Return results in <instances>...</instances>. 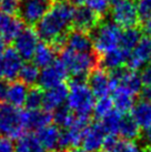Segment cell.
Returning a JSON list of instances; mask_svg holds the SVG:
<instances>
[{
	"label": "cell",
	"instance_id": "5bb4252c",
	"mask_svg": "<svg viewBox=\"0 0 151 152\" xmlns=\"http://www.w3.org/2000/svg\"><path fill=\"white\" fill-rule=\"evenodd\" d=\"M88 86L90 87L95 97L103 98L108 97L112 92L111 87V77L103 68L95 69L88 77Z\"/></svg>",
	"mask_w": 151,
	"mask_h": 152
},
{
	"label": "cell",
	"instance_id": "9a60e30c",
	"mask_svg": "<svg viewBox=\"0 0 151 152\" xmlns=\"http://www.w3.org/2000/svg\"><path fill=\"white\" fill-rule=\"evenodd\" d=\"M107 133L101 123H92L87 127L82 139V148L87 152H98L103 148Z\"/></svg>",
	"mask_w": 151,
	"mask_h": 152
},
{
	"label": "cell",
	"instance_id": "277c9868",
	"mask_svg": "<svg viewBox=\"0 0 151 152\" xmlns=\"http://www.w3.org/2000/svg\"><path fill=\"white\" fill-rule=\"evenodd\" d=\"M122 30L113 21L103 22L95 29L92 37L93 50L103 56L120 47Z\"/></svg>",
	"mask_w": 151,
	"mask_h": 152
},
{
	"label": "cell",
	"instance_id": "9c48e42d",
	"mask_svg": "<svg viewBox=\"0 0 151 152\" xmlns=\"http://www.w3.org/2000/svg\"><path fill=\"white\" fill-rule=\"evenodd\" d=\"M38 46L39 36L37 30L32 29L31 27L23 28L19 36L13 40V49L17 51L22 60L32 59Z\"/></svg>",
	"mask_w": 151,
	"mask_h": 152
},
{
	"label": "cell",
	"instance_id": "cb8c5ba5",
	"mask_svg": "<svg viewBox=\"0 0 151 152\" xmlns=\"http://www.w3.org/2000/svg\"><path fill=\"white\" fill-rule=\"evenodd\" d=\"M32 59H34V64L38 68L45 69L49 67L56 62V48L51 43L45 42V41L39 43Z\"/></svg>",
	"mask_w": 151,
	"mask_h": 152
},
{
	"label": "cell",
	"instance_id": "4dcf8cb0",
	"mask_svg": "<svg viewBox=\"0 0 151 152\" xmlns=\"http://www.w3.org/2000/svg\"><path fill=\"white\" fill-rule=\"evenodd\" d=\"M18 78H19L21 82L25 83L26 86L34 85V83L39 82V78H40L39 68L34 64H30V62L23 64Z\"/></svg>",
	"mask_w": 151,
	"mask_h": 152
},
{
	"label": "cell",
	"instance_id": "83f0119b",
	"mask_svg": "<svg viewBox=\"0 0 151 152\" xmlns=\"http://www.w3.org/2000/svg\"><path fill=\"white\" fill-rule=\"evenodd\" d=\"M141 39H142V34H141V30L139 28L132 27V28L125 29L122 30L120 47L131 53V51L137 47V45L140 42Z\"/></svg>",
	"mask_w": 151,
	"mask_h": 152
},
{
	"label": "cell",
	"instance_id": "4316f807",
	"mask_svg": "<svg viewBox=\"0 0 151 152\" xmlns=\"http://www.w3.org/2000/svg\"><path fill=\"white\" fill-rule=\"evenodd\" d=\"M23 30L22 20L13 16H7L4 18V22L1 30V37L4 41H11L17 38L19 34Z\"/></svg>",
	"mask_w": 151,
	"mask_h": 152
},
{
	"label": "cell",
	"instance_id": "7c38bea8",
	"mask_svg": "<svg viewBox=\"0 0 151 152\" xmlns=\"http://www.w3.org/2000/svg\"><path fill=\"white\" fill-rule=\"evenodd\" d=\"M68 72L66 68L60 61H56L49 67L42 69L40 71V78H39V86L41 89L49 90L58 86L62 85L63 81L67 78Z\"/></svg>",
	"mask_w": 151,
	"mask_h": 152
},
{
	"label": "cell",
	"instance_id": "b9f144b4",
	"mask_svg": "<svg viewBox=\"0 0 151 152\" xmlns=\"http://www.w3.org/2000/svg\"><path fill=\"white\" fill-rule=\"evenodd\" d=\"M141 97H142V100L151 102V88L143 87L141 90Z\"/></svg>",
	"mask_w": 151,
	"mask_h": 152
},
{
	"label": "cell",
	"instance_id": "484cf974",
	"mask_svg": "<svg viewBox=\"0 0 151 152\" xmlns=\"http://www.w3.org/2000/svg\"><path fill=\"white\" fill-rule=\"evenodd\" d=\"M15 152H47L37 134L23 133L15 144Z\"/></svg>",
	"mask_w": 151,
	"mask_h": 152
},
{
	"label": "cell",
	"instance_id": "f6af8a7d",
	"mask_svg": "<svg viewBox=\"0 0 151 152\" xmlns=\"http://www.w3.org/2000/svg\"><path fill=\"white\" fill-rule=\"evenodd\" d=\"M4 18H6V15L0 12V37H1V30H2V26L4 22Z\"/></svg>",
	"mask_w": 151,
	"mask_h": 152
},
{
	"label": "cell",
	"instance_id": "c3c4849f",
	"mask_svg": "<svg viewBox=\"0 0 151 152\" xmlns=\"http://www.w3.org/2000/svg\"><path fill=\"white\" fill-rule=\"evenodd\" d=\"M68 152H87L84 148H72Z\"/></svg>",
	"mask_w": 151,
	"mask_h": 152
},
{
	"label": "cell",
	"instance_id": "836d02e7",
	"mask_svg": "<svg viewBox=\"0 0 151 152\" xmlns=\"http://www.w3.org/2000/svg\"><path fill=\"white\" fill-rule=\"evenodd\" d=\"M43 94L40 88H31L28 92L26 104L27 110H39L43 104Z\"/></svg>",
	"mask_w": 151,
	"mask_h": 152
},
{
	"label": "cell",
	"instance_id": "7a4b0ae2",
	"mask_svg": "<svg viewBox=\"0 0 151 152\" xmlns=\"http://www.w3.org/2000/svg\"><path fill=\"white\" fill-rule=\"evenodd\" d=\"M96 97L84 79H73L70 82L67 108L78 118L89 119L93 112Z\"/></svg>",
	"mask_w": 151,
	"mask_h": 152
},
{
	"label": "cell",
	"instance_id": "d4e9b609",
	"mask_svg": "<svg viewBox=\"0 0 151 152\" xmlns=\"http://www.w3.org/2000/svg\"><path fill=\"white\" fill-rule=\"evenodd\" d=\"M131 117L139 128L148 129L151 127V102L146 100L138 101L131 110Z\"/></svg>",
	"mask_w": 151,
	"mask_h": 152
},
{
	"label": "cell",
	"instance_id": "7dc6e473",
	"mask_svg": "<svg viewBox=\"0 0 151 152\" xmlns=\"http://www.w3.org/2000/svg\"><path fill=\"white\" fill-rule=\"evenodd\" d=\"M4 45H6V41L2 37H0V52H2L4 50Z\"/></svg>",
	"mask_w": 151,
	"mask_h": 152
},
{
	"label": "cell",
	"instance_id": "74e56055",
	"mask_svg": "<svg viewBox=\"0 0 151 152\" xmlns=\"http://www.w3.org/2000/svg\"><path fill=\"white\" fill-rule=\"evenodd\" d=\"M139 19L147 22L151 19V0H137Z\"/></svg>",
	"mask_w": 151,
	"mask_h": 152
},
{
	"label": "cell",
	"instance_id": "bcb514c9",
	"mask_svg": "<svg viewBox=\"0 0 151 152\" xmlns=\"http://www.w3.org/2000/svg\"><path fill=\"white\" fill-rule=\"evenodd\" d=\"M86 1L87 0H71V2L72 4H78V6H82V4H86Z\"/></svg>",
	"mask_w": 151,
	"mask_h": 152
},
{
	"label": "cell",
	"instance_id": "ab89813d",
	"mask_svg": "<svg viewBox=\"0 0 151 152\" xmlns=\"http://www.w3.org/2000/svg\"><path fill=\"white\" fill-rule=\"evenodd\" d=\"M140 78L142 81L143 87L151 88V66H147L141 70Z\"/></svg>",
	"mask_w": 151,
	"mask_h": 152
},
{
	"label": "cell",
	"instance_id": "44dd1931",
	"mask_svg": "<svg viewBox=\"0 0 151 152\" xmlns=\"http://www.w3.org/2000/svg\"><path fill=\"white\" fill-rule=\"evenodd\" d=\"M37 137L46 150L55 151L60 145L61 131L56 124H49L37 131Z\"/></svg>",
	"mask_w": 151,
	"mask_h": 152
},
{
	"label": "cell",
	"instance_id": "603a6c76",
	"mask_svg": "<svg viewBox=\"0 0 151 152\" xmlns=\"http://www.w3.org/2000/svg\"><path fill=\"white\" fill-rule=\"evenodd\" d=\"M112 101L114 104V109L117 110L118 112H120L121 114H125L127 112H129L136 104L134 98L136 96L129 92L128 90L123 88L118 87L112 91Z\"/></svg>",
	"mask_w": 151,
	"mask_h": 152
},
{
	"label": "cell",
	"instance_id": "2e32d148",
	"mask_svg": "<svg viewBox=\"0 0 151 152\" xmlns=\"http://www.w3.org/2000/svg\"><path fill=\"white\" fill-rule=\"evenodd\" d=\"M69 88L66 85H60L58 87L47 90L43 94V109L47 112H55L63 107V103H67Z\"/></svg>",
	"mask_w": 151,
	"mask_h": 152
},
{
	"label": "cell",
	"instance_id": "7bdbcfd3",
	"mask_svg": "<svg viewBox=\"0 0 151 152\" xmlns=\"http://www.w3.org/2000/svg\"><path fill=\"white\" fill-rule=\"evenodd\" d=\"M143 140L146 141V143L149 144L151 147V127L144 130V132H143Z\"/></svg>",
	"mask_w": 151,
	"mask_h": 152
},
{
	"label": "cell",
	"instance_id": "7402d4cb",
	"mask_svg": "<svg viewBox=\"0 0 151 152\" xmlns=\"http://www.w3.org/2000/svg\"><path fill=\"white\" fill-rule=\"evenodd\" d=\"M28 92L29 90L25 83H22L21 81H12L10 85H8L7 96H6L7 103L16 108L25 106Z\"/></svg>",
	"mask_w": 151,
	"mask_h": 152
},
{
	"label": "cell",
	"instance_id": "d6a6232c",
	"mask_svg": "<svg viewBox=\"0 0 151 152\" xmlns=\"http://www.w3.org/2000/svg\"><path fill=\"white\" fill-rule=\"evenodd\" d=\"M113 108H114V104H113L112 99H110L109 97L99 98L96 100V104L93 108V114L96 118L102 120L108 114L112 112L114 110Z\"/></svg>",
	"mask_w": 151,
	"mask_h": 152
},
{
	"label": "cell",
	"instance_id": "6da1fadb",
	"mask_svg": "<svg viewBox=\"0 0 151 152\" xmlns=\"http://www.w3.org/2000/svg\"><path fill=\"white\" fill-rule=\"evenodd\" d=\"M76 8L68 0L55 1L46 16L37 25L39 38L51 43L55 48H61L66 43L69 28L73 23Z\"/></svg>",
	"mask_w": 151,
	"mask_h": 152
},
{
	"label": "cell",
	"instance_id": "f546056e",
	"mask_svg": "<svg viewBox=\"0 0 151 152\" xmlns=\"http://www.w3.org/2000/svg\"><path fill=\"white\" fill-rule=\"evenodd\" d=\"M123 115L125 114H121L114 109L111 113L101 120L100 123L107 135H116L117 137V134H119V127H120V122H121Z\"/></svg>",
	"mask_w": 151,
	"mask_h": 152
},
{
	"label": "cell",
	"instance_id": "e0dca14e",
	"mask_svg": "<svg viewBox=\"0 0 151 152\" xmlns=\"http://www.w3.org/2000/svg\"><path fill=\"white\" fill-rule=\"evenodd\" d=\"M76 30L87 32L96 29L99 26V16L91 11L88 7L80 6L76 8L75 16H73V23Z\"/></svg>",
	"mask_w": 151,
	"mask_h": 152
},
{
	"label": "cell",
	"instance_id": "52a82bcc",
	"mask_svg": "<svg viewBox=\"0 0 151 152\" xmlns=\"http://www.w3.org/2000/svg\"><path fill=\"white\" fill-rule=\"evenodd\" d=\"M54 4L52 0H21L20 15L21 20L29 26H37Z\"/></svg>",
	"mask_w": 151,
	"mask_h": 152
},
{
	"label": "cell",
	"instance_id": "30bf717a",
	"mask_svg": "<svg viewBox=\"0 0 151 152\" xmlns=\"http://www.w3.org/2000/svg\"><path fill=\"white\" fill-rule=\"evenodd\" d=\"M110 77H111L112 91L116 88L120 87V88L128 90L134 96H137L138 93H141L143 85L140 75L137 71H133L130 69H128V70L119 69V70L112 71Z\"/></svg>",
	"mask_w": 151,
	"mask_h": 152
},
{
	"label": "cell",
	"instance_id": "ac0fdd59",
	"mask_svg": "<svg viewBox=\"0 0 151 152\" xmlns=\"http://www.w3.org/2000/svg\"><path fill=\"white\" fill-rule=\"evenodd\" d=\"M22 120L25 129L39 131L42 128L51 124L52 115L46 110H27L22 111Z\"/></svg>",
	"mask_w": 151,
	"mask_h": 152
},
{
	"label": "cell",
	"instance_id": "60d3db41",
	"mask_svg": "<svg viewBox=\"0 0 151 152\" xmlns=\"http://www.w3.org/2000/svg\"><path fill=\"white\" fill-rule=\"evenodd\" d=\"M7 90H8V85H7V82L4 80H0V101H1V100H6Z\"/></svg>",
	"mask_w": 151,
	"mask_h": 152
},
{
	"label": "cell",
	"instance_id": "e575fe53",
	"mask_svg": "<svg viewBox=\"0 0 151 152\" xmlns=\"http://www.w3.org/2000/svg\"><path fill=\"white\" fill-rule=\"evenodd\" d=\"M110 152H143V150L136 141L118 140L116 145L111 149Z\"/></svg>",
	"mask_w": 151,
	"mask_h": 152
},
{
	"label": "cell",
	"instance_id": "1f68e13d",
	"mask_svg": "<svg viewBox=\"0 0 151 152\" xmlns=\"http://www.w3.org/2000/svg\"><path fill=\"white\" fill-rule=\"evenodd\" d=\"M75 114L72 113L70 110L68 109L67 107H62L59 110L55 111L52 114V120L55 121L57 127H61L63 129H67L70 126L73 124V122L76 121Z\"/></svg>",
	"mask_w": 151,
	"mask_h": 152
},
{
	"label": "cell",
	"instance_id": "d6986e66",
	"mask_svg": "<svg viewBox=\"0 0 151 152\" xmlns=\"http://www.w3.org/2000/svg\"><path fill=\"white\" fill-rule=\"evenodd\" d=\"M66 49L75 52H91L93 49L92 38L87 32L73 30L66 37Z\"/></svg>",
	"mask_w": 151,
	"mask_h": 152
},
{
	"label": "cell",
	"instance_id": "4fadbf2b",
	"mask_svg": "<svg viewBox=\"0 0 151 152\" xmlns=\"http://www.w3.org/2000/svg\"><path fill=\"white\" fill-rule=\"evenodd\" d=\"M149 61H151V37L147 36L142 37L137 47L131 51L127 64L130 70L137 71L147 67Z\"/></svg>",
	"mask_w": 151,
	"mask_h": 152
},
{
	"label": "cell",
	"instance_id": "ffe728a7",
	"mask_svg": "<svg viewBox=\"0 0 151 152\" xmlns=\"http://www.w3.org/2000/svg\"><path fill=\"white\" fill-rule=\"evenodd\" d=\"M129 56H130V52L119 47L117 49L101 56V66L105 70L116 71V70L121 69L122 66L128 62Z\"/></svg>",
	"mask_w": 151,
	"mask_h": 152
},
{
	"label": "cell",
	"instance_id": "f1b7e54d",
	"mask_svg": "<svg viewBox=\"0 0 151 152\" xmlns=\"http://www.w3.org/2000/svg\"><path fill=\"white\" fill-rule=\"evenodd\" d=\"M119 134L123 140H131L134 141L140 134V128L136 123L131 115H123L119 127Z\"/></svg>",
	"mask_w": 151,
	"mask_h": 152
},
{
	"label": "cell",
	"instance_id": "f35d334b",
	"mask_svg": "<svg viewBox=\"0 0 151 152\" xmlns=\"http://www.w3.org/2000/svg\"><path fill=\"white\" fill-rule=\"evenodd\" d=\"M0 152H15V144L11 139L4 135L0 137Z\"/></svg>",
	"mask_w": 151,
	"mask_h": 152
},
{
	"label": "cell",
	"instance_id": "8fae6325",
	"mask_svg": "<svg viewBox=\"0 0 151 152\" xmlns=\"http://www.w3.org/2000/svg\"><path fill=\"white\" fill-rule=\"evenodd\" d=\"M89 119L76 118V121L72 126L61 131V138H60V149H72L77 148V145L82 143L84 131L88 127Z\"/></svg>",
	"mask_w": 151,
	"mask_h": 152
},
{
	"label": "cell",
	"instance_id": "8992f818",
	"mask_svg": "<svg viewBox=\"0 0 151 152\" xmlns=\"http://www.w3.org/2000/svg\"><path fill=\"white\" fill-rule=\"evenodd\" d=\"M110 15L112 21L123 29L136 27L140 20L134 0H111Z\"/></svg>",
	"mask_w": 151,
	"mask_h": 152
},
{
	"label": "cell",
	"instance_id": "5b68a950",
	"mask_svg": "<svg viewBox=\"0 0 151 152\" xmlns=\"http://www.w3.org/2000/svg\"><path fill=\"white\" fill-rule=\"evenodd\" d=\"M25 130L22 111L9 103L0 104V134L9 139H18Z\"/></svg>",
	"mask_w": 151,
	"mask_h": 152
},
{
	"label": "cell",
	"instance_id": "8d00e7d4",
	"mask_svg": "<svg viewBox=\"0 0 151 152\" xmlns=\"http://www.w3.org/2000/svg\"><path fill=\"white\" fill-rule=\"evenodd\" d=\"M21 0H0V12L7 15V16H13L19 12Z\"/></svg>",
	"mask_w": 151,
	"mask_h": 152
},
{
	"label": "cell",
	"instance_id": "d590c367",
	"mask_svg": "<svg viewBox=\"0 0 151 152\" xmlns=\"http://www.w3.org/2000/svg\"><path fill=\"white\" fill-rule=\"evenodd\" d=\"M110 6H111V0H87L86 1V7H88L99 17L109 10Z\"/></svg>",
	"mask_w": 151,
	"mask_h": 152
},
{
	"label": "cell",
	"instance_id": "ba28073f",
	"mask_svg": "<svg viewBox=\"0 0 151 152\" xmlns=\"http://www.w3.org/2000/svg\"><path fill=\"white\" fill-rule=\"evenodd\" d=\"M22 58L13 48L0 52V80L13 81L19 77L22 68Z\"/></svg>",
	"mask_w": 151,
	"mask_h": 152
},
{
	"label": "cell",
	"instance_id": "ee69618b",
	"mask_svg": "<svg viewBox=\"0 0 151 152\" xmlns=\"http://www.w3.org/2000/svg\"><path fill=\"white\" fill-rule=\"evenodd\" d=\"M144 30H146V32L148 34V36L151 37V19L148 20L147 22H144Z\"/></svg>",
	"mask_w": 151,
	"mask_h": 152
},
{
	"label": "cell",
	"instance_id": "3957f363",
	"mask_svg": "<svg viewBox=\"0 0 151 152\" xmlns=\"http://www.w3.org/2000/svg\"><path fill=\"white\" fill-rule=\"evenodd\" d=\"M60 62L73 79H84L96 69L97 57L92 52H75L63 49L60 55Z\"/></svg>",
	"mask_w": 151,
	"mask_h": 152
}]
</instances>
